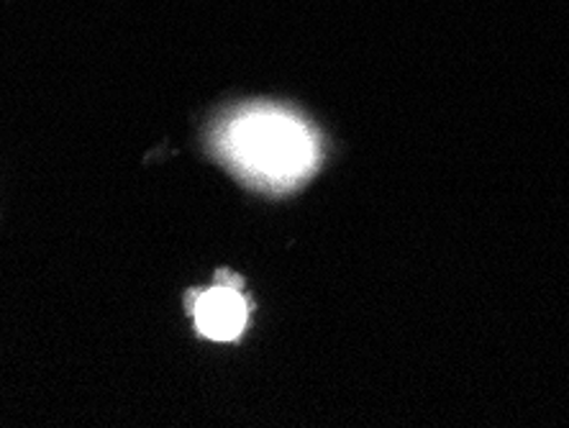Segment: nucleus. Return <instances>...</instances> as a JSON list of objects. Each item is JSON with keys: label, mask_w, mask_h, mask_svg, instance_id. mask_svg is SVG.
I'll return each mask as SVG.
<instances>
[{"label": "nucleus", "mask_w": 569, "mask_h": 428, "mask_svg": "<svg viewBox=\"0 0 569 428\" xmlns=\"http://www.w3.org/2000/svg\"><path fill=\"white\" fill-rule=\"evenodd\" d=\"M229 147L241 165L272 180H292L313 162L306 126L282 113H249L229 131Z\"/></svg>", "instance_id": "1"}, {"label": "nucleus", "mask_w": 569, "mask_h": 428, "mask_svg": "<svg viewBox=\"0 0 569 428\" xmlns=\"http://www.w3.org/2000/svg\"><path fill=\"white\" fill-rule=\"evenodd\" d=\"M198 329L213 341L237 339L247 326V303L237 290L213 288L198 300Z\"/></svg>", "instance_id": "2"}]
</instances>
